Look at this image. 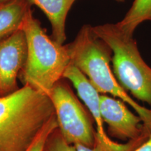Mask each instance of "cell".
Instances as JSON below:
<instances>
[{"label": "cell", "mask_w": 151, "mask_h": 151, "mask_svg": "<svg viewBox=\"0 0 151 151\" xmlns=\"http://www.w3.org/2000/svg\"><path fill=\"white\" fill-rule=\"evenodd\" d=\"M54 114L50 98L29 86L0 97V151H25Z\"/></svg>", "instance_id": "cell-1"}, {"label": "cell", "mask_w": 151, "mask_h": 151, "mask_svg": "<svg viewBox=\"0 0 151 151\" xmlns=\"http://www.w3.org/2000/svg\"><path fill=\"white\" fill-rule=\"evenodd\" d=\"M71 63L89 79L102 94H111L121 99L134 109L151 131V109L139 104L119 84L111 69L113 51L110 46L94 33L90 24L81 28L72 42L66 45Z\"/></svg>", "instance_id": "cell-2"}, {"label": "cell", "mask_w": 151, "mask_h": 151, "mask_svg": "<svg viewBox=\"0 0 151 151\" xmlns=\"http://www.w3.org/2000/svg\"><path fill=\"white\" fill-rule=\"evenodd\" d=\"M21 29L27 41V60L20 74L23 86L49 97L54 86L63 79L71 59L66 45L47 35L40 22L27 13Z\"/></svg>", "instance_id": "cell-3"}, {"label": "cell", "mask_w": 151, "mask_h": 151, "mask_svg": "<svg viewBox=\"0 0 151 151\" xmlns=\"http://www.w3.org/2000/svg\"><path fill=\"white\" fill-rule=\"evenodd\" d=\"M92 28L112 50L113 71L119 84L129 95L151 106V67L143 59L134 36L116 23Z\"/></svg>", "instance_id": "cell-4"}, {"label": "cell", "mask_w": 151, "mask_h": 151, "mask_svg": "<svg viewBox=\"0 0 151 151\" xmlns=\"http://www.w3.org/2000/svg\"><path fill=\"white\" fill-rule=\"evenodd\" d=\"M49 97L54 106L58 128L65 141L73 146L81 144L92 148L96 139L94 120L70 86L62 79L52 88Z\"/></svg>", "instance_id": "cell-5"}, {"label": "cell", "mask_w": 151, "mask_h": 151, "mask_svg": "<svg viewBox=\"0 0 151 151\" xmlns=\"http://www.w3.org/2000/svg\"><path fill=\"white\" fill-rule=\"evenodd\" d=\"M63 78L67 79L72 83L78 97L83 101L91 114L95 124V141L103 151H134L151 135V132L146 131L139 139L128 141L125 143H119L111 140L105 131L104 122L100 113L99 98L101 94L92 86L86 76L72 63L68 66Z\"/></svg>", "instance_id": "cell-6"}, {"label": "cell", "mask_w": 151, "mask_h": 151, "mask_svg": "<svg viewBox=\"0 0 151 151\" xmlns=\"http://www.w3.org/2000/svg\"><path fill=\"white\" fill-rule=\"evenodd\" d=\"M99 109L111 137L128 141L139 139L146 131H150L145 127L140 116L130 111L121 99L101 94Z\"/></svg>", "instance_id": "cell-7"}, {"label": "cell", "mask_w": 151, "mask_h": 151, "mask_svg": "<svg viewBox=\"0 0 151 151\" xmlns=\"http://www.w3.org/2000/svg\"><path fill=\"white\" fill-rule=\"evenodd\" d=\"M25 35L22 29L0 41V97L19 89L17 79L27 60Z\"/></svg>", "instance_id": "cell-8"}, {"label": "cell", "mask_w": 151, "mask_h": 151, "mask_svg": "<svg viewBox=\"0 0 151 151\" xmlns=\"http://www.w3.org/2000/svg\"><path fill=\"white\" fill-rule=\"evenodd\" d=\"M41 9L51 24L52 38L64 45L66 36V20L76 0H27Z\"/></svg>", "instance_id": "cell-9"}, {"label": "cell", "mask_w": 151, "mask_h": 151, "mask_svg": "<svg viewBox=\"0 0 151 151\" xmlns=\"http://www.w3.org/2000/svg\"><path fill=\"white\" fill-rule=\"evenodd\" d=\"M30 9L27 0H9L0 4V41L21 29Z\"/></svg>", "instance_id": "cell-10"}, {"label": "cell", "mask_w": 151, "mask_h": 151, "mask_svg": "<svg viewBox=\"0 0 151 151\" xmlns=\"http://www.w3.org/2000/svg\"><path fill=\"white\" fill-rule=\"evenodd\" d=\"M146 21L151 22V0H134L124 18L116 24L124 32L134 36L137 28Z\"/></svg>", "instance_id": "cell-11"}, {"label": "cell", "mask_w": 151, "mask_h": 151, "mask_svg": "<svg viewBox=\"0 0 151 151\" xmlns=\"http://www.w3.org/2000/svg\"><path fill=\"white\" fill-rule=\"evenodd\" d=\"M57 128H58V123L55 113L44 124L25 151H45L46 143L48 137Z\"/></svg>", "instance_id": "cell-12"}, {"label": "cell", "mask_w": 151, "mask_h": 151, "mask_svg": "<svg viewBox=\"0 0 151 151\" xmlns=\"http://www.w3.org/2000/svg\"><path fill=\"white\" fill-rule=\"evenodd\" d=\"M45 151H76L73 145L68 143L62 137L59 128L53 131L46 141Z\"/></svg>", "instance_id": "cell-13"}, {"label": "cell", "mask_w": 151, "mask_h": 151, "mask_svg": "<svg viewBox=\"0 0 151 151\" xmlns=\"http://www.w3.org/2000/svg\"><path fill=\"white\" fill-rule=\"evenodd\" d=\"M74 147L76 151H103L102 149L97 142L94 143V146L92 148H90V147H87L81 144L74 145Z\"/></svg>", "instance_id": "cell-14"}, {"label": "cell", "mask_w": 151, "mask_h": 151, "mask_svg": "<svg viewBox=\"0 0 151 151\" xmlns=\"http://www.w3.org/2000/svg\"><path fill=\"white\" fill-rule=\"evenodd\" d=\"M134 151H151V135L144 143Z\"/></svg>", "instance_id": "cell-15"}, {"label": "cell", "mask_w": 151, "mask_h": 151, "mask_svg": "<svg viewBox=\"0 0 151 151\" xmlns=\"http://www.w3.org/2000/svg\"><path fill=\"white\" fill-rule=\"evenodd\" d=\"M9 0H0V4H3V3H4V2H6V1H8Z\"/></svg>", "instance_id": "cell-16"}, {"label": "cell", "mask_w": 151, "mask_h": 151, "mask_svg": "<svg viewBox=\"0 0 151 151\" xmlns=\"http://www.w3.org/2000/svg\"><path fill=\"white\" fill-rule=\"evenodd\" d=\"M116 1H118V2H124L125 0H116Z\"/></svg>", "instance_id": "cell-17"}]
</instances>
